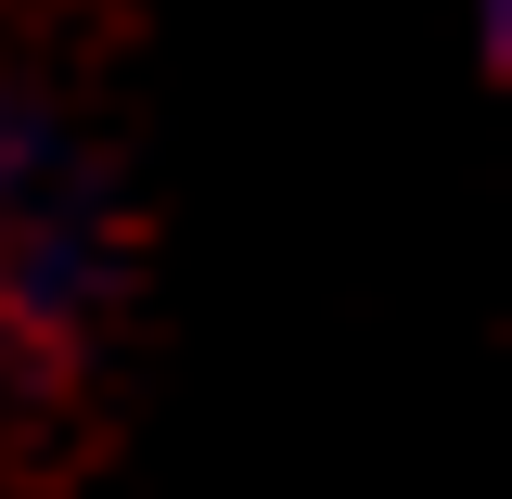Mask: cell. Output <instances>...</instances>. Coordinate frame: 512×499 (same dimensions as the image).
Instances as JSON below:
<instances>
[{"label":"cell","mask_w":512,"mask_h":499,"mask_svg":"<svg viewBox=\"0 0 512 499\" xmlns=\"http://www.w3.org/2000/svg\"><path fill=\"white\" fill-rule=\"evenodd\" d=\"M116 295V167L26 52H0V436Z\"/></svg>","instance_id":"cell-1"},{"label":"cell","mask_w":512,"mask_h":499,"mask_svg":"<svg viewBox=\"0 0 512 499\" xmlns=\"http://www.w3.org/2000/svg\"><path fill=\"white\" fill-rule=\"evenodd\" d=\"M474 52H487V64L512 52V0H474Z\"/></svg>","instance_id":"cell-2"}]
</instances>
